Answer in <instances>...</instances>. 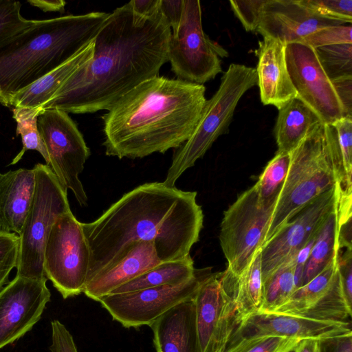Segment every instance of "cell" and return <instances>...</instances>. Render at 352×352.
<instances>
[{
  "instance_id": "obj_1",
  "label": "cell",
  "mask_w": 352,
  "mask_h": 352,
  "mask_svg": "<svg viewBox=\"0 0 352 352\" xmlns=\"http://www.w3.org/2000/svg\"><path fill=\"white\" fill-rule=\"evenodd\" d=\"M171 29L159 11L135 13L129 3L109 13L95 36L91 60L77 69L42 108L87 113L108 110L168 61Z\"/></svg>"
},
{
  "instance_id": "obj_24",
  "label": "cell",
  "mask_w": 352,
  "mask_h": 352,
  "mask_svg": "<svg viewBox=\"0 0 352 352\" xmlns=\"http://www.w3.org/2000/svg\"><path fill=\"white\" fill-rule=\"evenodd\" d=\"M320 122L318 116L298 97L278 109L274 126L278 152L291 153Z\"/></svg>"
},
{
  "instance_id": "obj_22",
  "label": "cell",
  "mask_w": 352,
  "mask_h": 352,
  "mask_svg": "<svg viewBox=\"0 0 352 352\" xmlns=\"http://www.w3.org/2000/svg\"><path fill=\"white\" fill-rule=\"evenodd\" d=\"M162 262L153 241L135 242L120 261L89 281L85 285L83 293L89 298L98 302L102 297L109 294L115 289Z\"/></svg>"
},
{
  "instance_id": "obj_26",
  "label": "cell",
  "mask_w": 352,
  "mask_h": 352,
  "mask_svg": "<svg viewBox=\"0 0 352 352\" xmlns=\"http://www.w3.org/2000/svg\"><path fill=\"white\" fill-rule=\"evenodd\" d=\"M337 206L328 216L320 229L304 266L300 287L307 284L338 257L339 250Z\"/></svg>"
},
{
  "instance_id": "obj_33",
  "label": "cell",
  "mask_w": 352,
  "mask_h": 352,
  "mask_svg": "<svg viewBox=\"0 0 352 352\" xmlns=\"http://www.w3.org/2000/svg\"><path fill=\"white\" fill-rule=\"evenodd\" d=\"M300 340L297 338L261 337L240 342L223 352H291Z\"/></svg>"
},
{
  "instance_id": "obj_48",
  "label": "cell",
  "mask_w": 352,
  "mask_h": 352,
  "mask_svg": "<svg viewBox=\"0 0 352 352\" xmlns=\"http://www.w3.org/2000/svg\"><path fill=\"white\" fill-rule=\"evenodd\" d=\"M292 352H319L318 339H301Z\"/></svg>"
},
{
  "instance_id": "obj_46",
  "label": "cell",
  "mask_w": 352,
  "mask_h": 352,
  "mask_svg": "<svg viewBox=\"0 0 352 352\" xmlns=\"http://www.w3.org/2000/svg\"><path fill=\"white\" fill-rule=\"evenodd\" d=\"M129 3L133 11L141 16H150L159 11L160 0H133Z\"/></svg>"
},
{
  "instance_id": "obj_41",
  "label": "cell",
  "mask_w": 352,
  "mask_h": 352,
  "mask_svg": "<svg viewBox=\"0 0 352 352\" xmlns=\"http://www.w3.org/2000/svg\"><path fill=\"white\" fill-rule=\"evenodd\" d=\"M337 272L341 289L348 305L352 304V249H345L337 257Z\"/></svg>"
},
{
  "instance_id": "obj_6",
  "label": "cell",
  "mask_w": 352,
  "mask_h": 352,
  "mask_svg": "<svg viewBox=\"0 0 352 352\" xmlns=\"http://www.w3.org/2000/svg\"><path fill=\"white\" fill-rule=\"evenodd\" d=\"M256 85L255 68L236 63L230 65L218 89L206 100L193 133L175 153L164 184L175 186L180 176L204 155L221 135L228 131L240 99Z\"/></svg>"
},
{
  "instance_id": "obj_3",
  "label": "cell",
  "mask_w": 352,
  "mask_h": 352,
  "mask_svg": "<svg viewBox=\"0 0 352 352\" xmlns=\"http://www.w3.org/2000/svg\"><path fill=\"white\" fill-rule=\"evenodd\" d=\"M204 85L149 78L122 96L102 116L105 153L142 158L178 148L193 133L206 98Z\"/></svg>"
},
{
  "instance_id": "obj_27",
  "label": "cell",
  "mask_w": 352,
  "mask_h": 352,
  "mask_svg": "<svg viewBox=\"0 0 352 352\" xmlns=\"http://www.w3.org/2000/svg\"><path fill=\"white\" fill-rule=\"evenodd\" d=\"M234 302L237 325L244 318L261 309L263 302L261 249L245 270L235 278Z\"/></svg>"
},
{
  "instance_id": "obj_18",
  "label": "cell",
  "mask_w": 352,
  "mask_h": 352,
  "mask_svg": "<svg viewBox=\"0 0 352 352\" xmlns=\"http://www.w3.org/2000/svg\"><path fill=\"white\" fill-rule=\"evenodd\" d=\"M344 24L318 15L300 0H266L256 32L287 45L319 29Z\"/></svg>"
},
{
  "instance_id": "obj_37",
  "label": "cell",
  "mask_w": 352,
  "mask_h": 352,
  "mask_svg": "<svg viewBox=\"0 0 352 352\" xmlns=\"http://www.w3.org/2000/svg\"><path fill=\"white\" fill-rule=\"evenodd\" d=\"M314 13L324 18L349 24L352 22L351 0H300Z\"/></svg>"
},
{
  "instance_id": "obj_47",
  "label": "cell",
  "mask_w": 352,
  "mask_h": 352,
  "mask_svg": "<svg viewBox=\"0 0 352 352\" xmlns=\"http://www.w3.org/2000/svg\"><path fill=\"white\" fill-rule=\"evenodd\" d=\"M28 2L43 12H63L66 5V2L63 0H29Z\"/></svg>"
},
{
  "instance_id": "obj_31",
  "label": "cell",
  "mask_w": 352,
  "mask_h": 352,
  "mask_svg": "<svg viewBox=\"0 0 352 352\" xmlns=\"http://www.w3.org/2000/svg\"><path fill=\"white\" fill-rule=\"evenodd\" d=\"M291 162V153L276 152L255 184L260 200L266 204L277 203Z\"/></svg>"
},
{
  "instance_id": "obj_39",
  "label": "cell",
  "mask_w": 352,
  "mask_h": 352,
  "mask_svg": "<svg viewBox=\"0 0 352 352\" xmlns=\"http://www.w3.org/2000/svg\"><path fill=\"white\" fill-rule=\"evenodd\" d=\"M351 25H338L323 28L302 38L300 43L313 48L331 45L352 43Z\"/></svg>"
},
{
  "instance_id": "obj_5",
  "label": "cell",
  "mask_w": 352,
  "mask_h": 352,
  "mask_svg": "<svg viewBox=\"0 0 352 352\" xmlns=\"http://www.w3.org/2000/svg\"><path fill=\"white\" fill-rule=\"evenodd\" d=\"M344 179L336 130L320 122L291 153L289 171L264 243L299 210Z\"/></svg>"
},
{
  "instance_id": "obj_13",
  "label": "cell",
  "mask_w": 352,
  "mask_h": 352,
  "mask_svg": "<svg viewBox=\"0 0 352 352\" xmlns=\"http://www.w3.org/2000/svg\"><path fill=\"white\" fill-rule=\"evenodd\" d=\"M210 268L196 270L195 276L178 285H166L135 292L110 294L99 300L113 320L125 328L149 326L177 305L194 298Z\"/></svg>"
},
{
  "instance_id": "obj_4",
  "label": "cell",
  "mask_w": 352,
  "mask_h": 352,
  "mask_svg": "<svg viewBox=\"0 0 352 352\" xmlns=\"http://www.w3.org/2000/svg\"><path fill=\"white\" fill-rule=\"evenodd\" d=\"M109 13L34 20L0 43V103L61 65L96 35Z\"/></svg>"
},
{
  "instance_id": "obj_11",
  "label": "cell",
  "mask_w": 352,
  "mask_h": 352,
  "mask_svg": "<svg viewBox=\"0 0 352 352\" xmlns=\"http://www.w3.org/2000/svg\"><path fill=\"white\" fill-rule=\"evenodd\" d=\"M37 127L47 152V166L79 204L86 206L87 196L78 175L91 153L77 125L68 113L47 109L39 113Z\"/></svg>"
},
{
  "instance_id": "obj_14",
  "label": "cell",
  "mask_w": 352,
  "mask_h": 352,
  "mask_svg": "<svg viewBox=\"0 0 352 352\" xmlns=\"http://www.w3.org/2000/svg\"><path fill=\"white\" fill-rule=\"evenodd\" d=\"M338 184L321 194L300 210L261 248L262 281L281 265L296 258L299 250L321 228L336 208Z\"/></svg>"
},
{
  "instance_id": "obj_35",
  "label": "cell",
  "mask_w": 352,
  "mask_h": 352,
  "mask_svg": "<svg viewBox=\"0 0 352 352\" xmlns=\"http://www.w3.org/2000/svg\"><path fill=\"white\" fill-rule=\"evenodd\" d=\"M331 125L336 132L344 170V184L341 189H352V118L344 117Z\"/></svg>"
},
{
  "instance_id": "obj_8",
  "label": "cell",
  "mask_w": 352,
  "mask_h": 352,
  "mask_svg": "<svg viewBox=\"0 0 352 352\" xmlns=\"http://www.w3.org/2000/svg\"><path fill=\"white\" fill-rule=\"evenodd\" d=\"M276 204L261 202L254 184L223 212L219 241L232 276L239 277L263 246Z\"/></svg>"
},
{
  "instance_id": "obj_10",
  "label": "cell",
  "mask_w": 352,
  "mask_h": 352,
  "mask_svg": "<svg viewBox=\"0 0 352 352\" xmlns=\"http://www.w3.org/2000/svg\"><path fill=\"white\" fill-rule=\"evenodd\" d=\"M90 251L82 223L72 211L54 222L45 242L43 268L45 277L64 299L83 293Z\"/></svg>"
},
{
  "instance_id": "obj_30",
  "label": "cell",
  "mask_w": 352,
  "mask_h": 352,
  "mask_svg": "<svg viewBox=\"0 0 352 352\" xmlns=\"http://www.w3.org/2000/svg\"><path fill=\"white\" fill-rule=\"evenodd\" d=\"M42 110L41 108L12 109V116L16 123V133L17 135H21L23 147L9 165L18 163L25 153L29 150L38 151L45 160L46 164L48 165L47 152L37 127V119Z\"/></svg>"
},
{
  "instance_id": "obj_21",
  "label": "cell",
  "mask_w": 352,
  "mask_h": 352,
  "mask_svg": "<svg viewBox=\"0 0 352 352\" xmlns=\"http://www.w3.org/2000/svg\"><path fill=\"white\" fill-rule=\"evenodd\" d=\"M34 168L0 173V230L19 235L33 201Z\"/></svg>"
},
{
  "instance_id": "obj_25",
  "label": "cell",
  "mask_w": 352,
  "mask_h": 352,
  "mask_svg": "<svg viewBox=\"0 0 352 352\" xmlns=\"http://www.w3.org/2000/svg\"><path fill=\"white\" fill-rule=\"evenodd\" d=\"M196 270L190 254L182 258L162 262L115 289L110 294L126 293L162 285L181 284L192 278Z\"/></svg>"
},
{
  "instance_id": "obj_7",
  "label": "cell",
  "mask_w": 352,
  "mask_h": 352,
  "mask_svg": "<svg viewBox=\"0 0 352 352\" xmlns=\"http://www.w3.org/2000/svg\"><path fill=\"white\" fill-rule=\"evenodd\" d=\"M34 196L19 234L16 276L47 279L43 268L45 242L56 220L70 211L67 189L47 164H36Z\"/></svg>"
},
{
  "instance_id": "obj_20",
  "label": "cell",
  "mask_w": 352,
  "mask_h": 352,
  "mask_svg": "<svg viewBox=\"0 0 352 352\" xmlns=\"http://www.w3.org/2000/svg\"><path fill=\"white\" fill-rule=\"evenodd\" d=\"M149 327L156 352H200L193 298L168 310Z\"/></svg>"
},
{
  "instance_id": "obj_12",
  "label": "cell",
  "mask_w": 352,
  "mask_h": 352,
  "mask_svg": "<svg viewBox=\"0 0 352 352\" xmlns=\"http://www.w3.org/2000/svg\"><path fill=\"white\" fill-rule=\"evenodd\" d=\"M193 300L200 352H223L237 325L234 278L210 272Z\"/></svg>"
},
{
  "instance_id": "obj_17",
  "label": "cell",
  "mask_w": 352,
  "mask_h": 352,
  "mask_svg": "<svg viewBox=\"0 0 352 352\" xmlns=\"http://www.w3.org/2000/svg\"><path fill=\"white\" fill-rule=\"evenodd\" d=\"M350 333V321H320L283 314L257 312L238 324L225 349L244 340L266 336L320 339Z\"/></svg>"
},
{
  "instance_id": "obj_29",
  "label": "cell",
  "mask_w": 352,
  "mask_h": 352,
  "mask_svg": "<svg viewBox=\"0 0 352 352\" xmlns=\"http://www.w3.org/2000/svg\"><path fill=\"white\" fill-rule=\"evenodd\" d=\"M295 259L287 262L263 282V302L258 312H273L289 298L295 290Z\"/></svg>"
},
{
  "instance_id": "obj_16",
  "label": "cell",
  "mask_w": 352,
  "mask_h": 352,
  "mask_svg": "<svg viewBox=\"0 0 352 352\" xmlns=\"http://www.w3.org/2000/svg\"><path fill=\"white\" fill-rule=\"evenodd\" d=\"M47 280L16 276L0 290V349L23 337L40 320L51 297Z\"/></svg>"
},
{
  "instance_id": "obj_15",
  "label": "cell",
  "mask_w": 352,
  "mask_h": 352,
  "mask_svg": "<svg viewBox=\"0 0 352 352\" xmlns=\"http://www.w3.org/2000/svg\"><path fill=\"white\" fill-rule=\"evenodd\" d=\"M289 74L297 97L322 122L332 124L344 117V111L332 81L326 74L314 48L302 43L285 47Z\"/></svg>"
},
{
  "instance_id": "obj_42",
  "label": "cell",
  "mask_w": 352,
  "mask_h": 352,
  "mask_svg": "<svg viewBox=\"0 0 352 352\" xmlns=\"http://www.w3.org/2000/svg\"><path fill=\"white\" fill-rule=\"evenodd\" d=\"M51 352H78L73 336L65 326L58 320L51 322Z\"/></svg>"
},
{
  "instance_id": "obj_28",
  "label": "cell",
  "mask_w": 352,
  "mask_h": 352,
  "mask_svg": "<svg viewBox=\"0 0 352 352\" xmlns=\"http://www.w3.org/2000/svg\"><path fill=\"white\" fill-rule=\"evenodd\" d=\"M337 277V258L307 284L296 289L289 298L273 312L296 316L331 288Z\"/></svg>"
},
{
  "instance_id": "obj_9",
  "label": "cell",
  "mask_w": 352,
  "mask_h": 352,
  "mask_svg": "<svg viewBox=\"0 0 352 352\" xmlns=\"http://www.w3.org/2000/svg\"><path fill=\"white\" fill-rule=\"evenodd\" d=\"M228 52L204 32L198 0H184L181 20L171 32L168 61L178 79L203 85L222 72Z\"/></svg>"
},
{
  "instance_id": "obj_44",
  "label": "cell",
  "mask_w": 352,
  "mask_h": 352,
  "mask_svg": "<svg viewBox=\"0 0 352 352\" xmlns=\"http://www.w3.org/2000/svg\"><path fill=\"white\" fill-rule=\"evenodd\" d=\"M344 111V117L352 118V77L332 80Z\"/></svg>"
},
{
  "instance_id": "obj_32",
  "label": "cell",
  "mask_w": 352,
  "mask_h": 352,
  "mask_svg": "<svg viewBox=\"0 0 352 352\" xmlns=\"http://www.w3.org/2000/svg\"><path fill=\"white\" fill-rule=\"evenodd\" d=\"M320 63L332 81L352 77V43H342L314 48Z\"/></svg>"
},
{
  "instance_id": "obj_19",
  "label": "cell",
  "mask_w": 352,
  "mask_h": 352,
  "mask_svg": "<svg viewBox=\"0 0 352 352\" xmlns=\"http://www.w3.org/2000/svg\"><path fill=\"white\" fill-rule=\"evenodd\" d=\"M285 47L278 40L265 36L255 50L261 100L264 105H273L278 109L297 97L287 69Z\"/></svg>"
},
{
  "instance_id": "obj_43",
  "label": "cell",
  "mask_w": 352,
  "mask_h": 352,
  "mask_svg": "<svg viewBox=\"0 0 352 352\" xmlns=\"http://www.w3.org/2000/svg\"><path fill=\"white\" fill-rule=\"evenodd\" d=\"M319 352H352V333L318 339Z\"/></svg>"
},
{
  "instance_id": "obj_23",
  "label": "cell",
  "mask_w": 352,
  "mask_h": 352,
  "mask_svg": "<svg viewBox=\"0 0 352 352\" xmlns=\"http://www.w3.org/2000/svg\"><path fill=\"white\" fill-rule=\"evenodd\" d=\"M94 38L69 60L13 96L7 107L42 109L60 86L77 69L91 60L94 54Z\"/></svg>"
},
{
  "instance_id": "obj_40",
  "label": "cell",
  "mask_w": 352,
  "mask_h": 352,
  "mask_svg": "<svg viewBox=\"0 0 352 352\" xmlns=\"http://www.w3.org/2000/svg\"><path fill=\"white\" fill-rule=\"evenodd\" d=\"M266 0L230 1V8L244 29L256 32L259 27L263 8Z\"/></svg>"
},
{
  "instance_id": "obj_45",
  "label": "cell",
  "mask_w": 352,
  "mask_h": 352,
  "mask_svg": "<svg viewBox=\"0 0 352 352\" xmlns=\"http://www.w3.org/2000/svg\"><path fill=\"white\" fill-rule=\"evenodd\" d=\"M184 0H160V11L173 30L178 26L181 20Z\"/></svg>"
},
{
  "instance_id": "obj_36",
  "label": "cell",
  "mask_w": 352,
  "mask_h": 352,
  "mask_svg": "<svg viewBox=\"0 0 352 352\" xmlns=\"http://www.w3.org/2000/svg\"><path fill=\"white\" fill-rule=\"evenodd\" d=\"M351 191L338 188V250L352 249Z\"/></svg>"
},
{
  "instance_id": "obj_2",
  "label": "cell",
  "mask_w": 352,
  "mask_h": 352,
  "mask_svg": "<svg viewBox=\"0 0 352 352\" xmlns=\"http://www.w3.org/2000/svg\"><path fill=\"white\" fill-rule=\"evenodd\" d=\"M197 192L149 182L125 193L97 219L82 223L90 251L86 284L113 267L135 242L153 241L162 262L190 254L204 214Z\"/></svg>"
},
{
  "instance_id": "obj_34",
  "label": "cell",
  "mask_w": 352,
  "mask_h": 352,
  "mask_svg": "<svg viewBox=\"0 0 352 352\" xmlns=\"http://www.w3.org/2000/svg\"><path fill=\"white\" fill-rule=\"evenodd\" d=\"M21 3L13 0H0V43L31 25L34 20L23 18Z\"/></svg>"
},
{
  "instance_id": "obj_38",
  "label": "cell",
  "mask_w": 352,
  "mask_h": 352,
  "mask_svg": "<svg viewBox=\"0 0 352 352\" xmlns=\"http://www.w3.org/2000/svg\"><path fill=\"white\" fill-rule=\"evenodd\" d=\"M19 236L0 230V290L8 283L11 271L16 267Z\"/></svg>"
}]
</instances>
